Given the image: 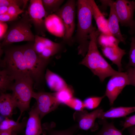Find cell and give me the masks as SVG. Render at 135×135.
<instances>
[{
  "mask_svg": "<svg viewBox=\"0 0 135 135\" xmlns=\"http://www.w3.org/2000/svg\"><path fill=\"white\" fill-rule=\"evenodd\" d=\"M95 27L90 34V42L87 52L80 64L88 68L100 80L103 82L118 71L114 69L102 55L97 46V38L100 34Z\"/></svg>",
  "mask_w": 135,
  "mask_h": 135,
  "instance_id": "cell-1",
  "label": "cell"
},
{
  "mask_svg": "<svg viewBox=\"0 0 135 135\" xmlns=\"http://www.w3.org/2000/svg\"><path fill=\"white\" fill-rule=\"evenodd\" d=\"M78 24L75 40L78 44V53L84 57L88 50L90 34L94 27L90 0H78L77 2Z\"/></svg>",
  "mask_w": 135,
  "mask_h": 135,
  "instance_id": "cell-2",
  "label": "cell"
},
{
  "mask_svg": "<svg viewBox=\"0 0 135 135\" xmlns=\"http://www.w3.org/2000/svg\"><path fill=\"white\" fill-rule=\"evenodd\" d=\"M9 22L7 32L0 43V48L14 42H34L35 35L31 30L32 24L28 11L22 13L21 17Z\"/></svg>",
  "mask_w": 135,
  "mask_h": 135,
  "instance_id": "cell-3",
  "label": "cell"
},
{
  "mask_svg": "<svg viewBox=\"0 0 135 135\" xmlns=\"http://www.w3.org/2000/svg\"><path fill=\"white\" fill-rule=\"evenodd\" d=\"M3 48H4L3 50L4 56L0 63V66L3 69L6 70L14 80L29 75L20 46H11L10 45Z\"/></svg>",
  "mask_w": 135,
  "mask_h": 135,
  "instance_id": "cell-4",
  "label": "cell"
},
{
  "mask_svg": "<svg viewBox=\"0 0 135 135\" xmlns=\"http://www.w3.org/2000/svg\"><path fill=\"white\" fill-rule=\"evenodd\" d=\"M34 42H28L20 46L26 62L28 73L34 83V86L37 89L44 77L46 67L50 59L43 58L38 54L34 48Z\"/></svg>",
  "mask_w": 135,
  "mask_h": 135,
  "instance_id": "cell-5",
  "label": "cell"
},
{
  "mask_svg": "<svg viewBox=\"0 0 135 135\" xmlns=\"http://www.w3.org/2000/svg\"><path fill=\"white\" fill-rule=\"evenodd\" d=\"M34 83L29 75L14 80L12 87V96L16 107L20 110V114L18 119L19 121L22 113L30 108L32 98Z\"/></svg>",
  "mask_w": 135,
  "mask_h": 135,
  "instance_id": "cell-6",
  "label": "cell"
},
{
  "mask_svg": "<svg viewBox=\"0 0 135 135\" xmlns=\"http://www.w3.org/2000/svg\"><path fill=\"white\" fill-rule=\"evenodd\" d=\"M28 12L36 35L45 36L47 30L45 20L48 15L44 8L42 0H30Z\"/></svg>",
  "mask_w": 135,
  "mask_h": 135,
  "instance_id": "cell-7",
  "label": "cell"
},
{
  "mask_svg": "<svg viewBox=\"0 0 135 135\" xmlns=\"http://www.w3.org/2000/svg\"><path fill=\"white\" fill-rule=\"evenodd\" d=\"M75 1L68 0L54 14L62 20L64 24L65 34L63 38L66 42L71 40L75 28Z\"/></svg>",
  "mask_w": 135,
  "mask_h": 135,
  "instance_id": "cell-8",
  "label": "cell"
},
{
  "mask_svg": "<svg viewBox=\"0 0 135 135\" xmlns=\"http://www.w3.org/2000/svg\"><path fill=\"white\" fill-rule=\"evenodd\" d=\"M130 85L126 72H119L112 76L108 81L104 95L108 98L110 104L112 106L124 88Z\"/></svg>",
  "mask_w": 135,
  "mask_h": 135,
  "instance_id": "cell-9",
  "label": "cell"
},
{
  "mask_svg": "<svg viewBox=\"0 0 135 135\" xmlns=\"http://www.w3.org/2000/svg\"><path fill=\"white\" fill-rule=\"evenodd\" d=\"M32 98L36 100L35 105L41 119L46 115L56 109L60 104L56 100L54 93L34 91Z\"/></svg>",
  "mask_w": 135,
  "mask_h": 135,
  "instance_id": "cell-10",
  "label": "cell"
},
{
  "mask_svg": "<svg viewBox=\"0 0 135 135\" xmlns=\"http://www.w3.org/2000/svg\"><path fill=\"white\" fill-rule=\"evenodd\" d=\"M115 11L119 23L122 26L130 27L134 22L135 1L117 0L114 1Z\"/></svg>",
  "mask_w": 135,
  "mask_h": 135,
  "instance_id": "cell-11",
  "label": "cell"
},
{
  "mask_svg": "<svg viewBox=\"0 0 135 135\" xmlns=\"http://www.w3.org/2000/svg\"><path fill=\"white\" fill-rule=\"evenodd\" d=\"M103 111L101 107L90 112L84 110L76 111L73 114V118L77 122L79 128L84 130L94 131L98 128L97 126H95V120L97 118H99L100 114Z\"/></svg>",
  "mask_w": 135,
  "mask_h": 135,
  "instance_id": "cell-12",
  "label": "cell"
},
{
  "mask_svg": "<svg viewBox=\"0 0 135 135\" xmlns=\"http://www.w3.org/2000/svg\"><path fill=\"white\" fill-rule=\"evenodd\" d=\"M106 2L107 6L110 7V14L107 19L109 31L112 35L119 40L120 42L125 44V39L121 32L119 20L115 11L114 1L106 0Z\"/></svg>",
  "mask_w": 135,
  "mask_h": 135,
  "instance_id": "cell-13",
  "label": "cell"
},
{
  "mask_svg": "<svg viewBox=\"0 0 135 135\" xmlns=\"http://www.w3.org/2000/svg\"><path fill=\"white\" fill-rule=\"evenodd\" d=\"M41 120L35 104L29 112L24 135H40L43 133Z\"/></svg>",
  "mask_w": 135,
  "mask_h": 135,
  "instance_id": "cell-14",
  "label": "cell"
},
{
  "mask_svg": "<svg viewBox=\"0 0 135 135\" xmlns=\"http://www.w3.org/2000/svg\"><path fill=\"white\" fill-rule=\"evenodd\" d=\"M45 26L46 30L52 35L57 37H64L65 32L64 24L61 18L54 13L46 17Z\"/></svg>",
  "mask_w": 135,
  "mask_h": 135,
  "instance_id": "cell-15",
  "label": "cell"
},
{
  "mask_svg": "<svg viewBox=\"0 0 135 135\" xmlns=\"http://www.w3.org/2000/svg\"><path fill=\"white\" fill-rule=\"evenodd\" d=\"M102 50L104 56L117 66L119 72H122L123 69L122 59L126 54L125 50L118 46L102 47Z\"/></svg>",
  "mask_w": 135,
  "mask_h": 135,
  "instance_id": "cell-16",
  "label": "cell"
},
{
  "mask_svg": "<svg viewBox=\"0 0 135 135\" xmlns=\"http://www.w3.org/2000/svg\"><path fill=\"white\" fill-rule=\"evenodd\" d=\"M94 17L98 30L101 33L112 35L108 29V20L106 18L94 0H90Z\"/></svg>",
  "mask_w": 135,
  "mask_h": 135,
  "instance_id": "cell-17",
  "label": "cell"
},
{
  "mask_svg": "<svg viewBox=\"0 0 135 135\" xmlns=\"http://www.w3.org/2000/svg\"><path fill=\"white\" fill-rule=\"evenodd\" d=\"M45 78L49 88L55 92L60 91L68 86L61 77L48 69L46 70Z\"/></svg>",
  "mask_w": 135,
  "mask_h": 135,
  "instance_id": "cell-18",
  "label": "cell"
},
{
  "mask_svg": "<svg viewBox=\"0 0 135 135\" xmlns=\"http://www.w3.org/2000/svg\"><path fill=\"white\" fill-rule=\"evenodd\" d=\"M16 108L12 94L0 93V113L2 116L5 118H10Z\"/></svg>",
  "mask_w": 135,
  "mask_h": 135,
  "instance_id": "cell-19",
  "label": "cell"
},
{
  "mask_svg": "<svg viewBox=\"0 0 135 135\" xmlns=\"http://www.w3.org/2000/svg\"><path fill=\"white\" fill-rule=\"evenodd\" d=\"M135 112V106L112 107L106 112H102L99 118H118L126 116Z\"/></svg>",
  "mask_w": 135,
  "mask_h": 135,
  "instance_id": "cell-20",
  "label": "cell"
},
{
  "mask_svg": "<svg viewBox=\"0 0 135 135\" xmlns=\"http://www.w3.org/2000/svg\"><path fill=\"white\" fill-rule=\"evenodd\" d=\"M27 119L25 118L21 122H19L9 118H6L0 123V131L11 130L16 133L20 132L26 127Z\"/></svg>",
  "mask_w": 135,
  "mask_h": 135,
  "instance_id": "cell-21",
  "label": "cell"
},
{
  "mask_svg": "<svg viewBox=\"0 0 135 135\" xmlns=\"http://www.w3.org/2000/svg\"><path fill=\"white\" fill-rule=\"evenodd\" d=\"M60 46L61 44L59 43L54 42L44 37L35 35L34 48L36 52L39 55L45 48H58Z\"/></svg>",
  "mask_w": 135,
  "mask_h": 135,
  "instance_id": "cell-22",
  "label": "cell"
},
{
  "mask_svg": "<svg viewBox=\"0 0 135 135\" xmlns=\"http://www.w3.org/2000/svg\"><path fill=\"white\" fill-rule=\"evenodd\" d=\"M99 122L102 126L96 135H123V131L116 128L113 122H109L104 119H100Z\"/></svg>",
  "mask_w": 135,
  "mask_h": 135,
  "instance_id": "cell-23",
  "label": "cell"
},
{
  "mask_svg": "<svg viewBox=\"0 0 135 135\" xmlns=\"http://www.w3.org/2000/svg\"><path fill=\"white\" fill-rule=\"evenodd\" d=\"M53 125L52 124H44L42 126L43 130L48 135H74L78 128L77 124L63 130H55L53 129Z\"/></svg>",
  "mask_w": 135,
  "mask_h": 135,
  "instance_id": "cell-24",
  "label": "cell"
},
{
  "mask_svg": "<svg viewBox=\"0 0 135 135\" xmlns=\"http://www.w3.org/2000/svg\"><path fill=\"white\" fill-rule=\"evenodd\" d=\"M14 80L11 76L5 70L2 69L0 72V93H4L10 90Z\"/></svg>",
  "mask_w": 135,
  "mask_h": 135,
  "instance_id": "cell-25",
  "label": "cell"
},
{
  "mask_svg": "<svg viewBox=\"0 0 135 135\" xmlns=\"http://www.w3.org/2000/svg\"><path fill=\"white\" fill-rule=\"evenodd\" d=\"M120 42L119 40L112 35L101 33L97 38V42L102 47L118 46Z\"/></svg>",
  "mask_w": 135,
  "mask_h": 135,
  "instance_id": "cell-26",
  "label": "cell"
},
{
  "mask_svg": "<svg viewBox=\"0 0 135 135\" xmlns=\"http://www.w3.org/2000/svg\"><path fill=\"white\" fill-rule=\"evenodd\" d=\"M74 92L72 88L68 86L60 91L54 92V94L56 100L60 104H64L74 97Z\"/></svg>",
  "mask_w": 135,
  "mask_h": 135,
  "instance_id": "cell-27",
  "label": "cell"
},
{
  "mask_svg": "<svg viewBox=\"0 0 135 135\" xmlns=\"http://www.w3.org/2000/svg\"><path fill=\"white\" fill-rule=\"evenodd\" d=\"M44 8L48 15L54 13L60 8L63 0H42Z\"/></svg>",
  "mask_w": 135,
  "mask_h": 135,
  "instance_id": "cell-28",
  "label": "cell"
},
{
  "mask_svg": "<svg viewBox=\"0 0 135 135\" xmlns=\"http://www.w3.org/2000/svg\"><path fill=\"white\" fill-rule=\"evenodd\" d=\"M105 96L104 95L101 96H91L87 98L83 101L84 108L91 110L96 108Z\"/></svg>",
  "mask_w": 135,
  "mask_h": 135,
  "instance_id": "cell-29",
  "label": "cell"
},
{
  "mask_svg": "<svg viewBox=\"0 0 135 135\" xmlns=\"http://www.w3.org/2000/svg\"><path fill=\"white\" fill-rule=\"evenodd\" d=\"M64 104L76 111L82 110L84 108L83 102L74 97L66 102Z\"/></svg>",
  "mask_w": 135,
  "mask_h": 135,
  "instance_id": "cell-30",
  "label": "cell"
},
{
  "mask_svg": "<svg viewBox=\"0 0 135 135\" xmlns=\"http://www.w3.org/2000/svg\"><path fill=\"white\" fill-rule=\"evenodd\" d=\"M131 43L129 52V61L126 67L135 68V39L133 36L131 38Z\"/></svg>",
  "mask_w": 135,
  "mask_h": 135,
  "instance_id": "cell-31",
  "label": "cell"
},
{
  "mask_svg": "<svg viewBox=\"0 0 135 135\" xmlns=\"http://www.w3.org/2000/svg\"><path fill=\"white\" fill-rule=\"evenodd\" d=\"M61 48H45L39 55L41 57L47 59L57 53Z\"/></svg>",
  "mask_w": 135,
  "mask_h": 135,
  "instance_id": "cell-32",
  "label": "cell"
},
{
  "mask_svg": "<svg viewBox=\"0 0 135 135\" xmlns=\"http://www.w3.org/2000/svg\"><path fill=\"white\" fill-rule=\"evenodd\" d=\"M26 0H0V7H8L13 5H17L20 7L24 6Z\"/></svg>",
  "mask_w": 135,
  "mask_h": 135,
  "instance_id": "cell-33",
  "label": "cell"
},
{
  "mask_svg": "<svg viewBox=\"0 0 135 135\" xmlns=\"http://www.w3.org/2000/svg\"><path fill=\"white\" fill-rule=\"evenodd\" d=\"M121 124L123 127L122 130L135 126V114L126 118L122 122Z\"/></svg>",
  "mask_w": 135,
  "mask_h": 135,
  "instance_id": "cell-34",
  "label": "cell"
},
{
  "mask_svg": "<svg viewBox=\"0 0 135 135\" xmlns=\"http://www.w3.org/2000/svg\"><path fill=\"white\" fill-rule=\"evenodd\" d=\"M126 72L128 74L130 82V85L135 87V68L126 67Z\"/></svg>",
  "mask_w": 135,
  "mask_h": 135,
  "instance_id": "cell-35",
  "label": "cell"
},
{
  "mask_svg": "<svg viewBox=\"0 0 135 135\" xmlns=\"http://www.w3.org/2000/svg\"><path fill=\"white\" fill-rule=\"evenodd\" d=\"M24 12L17 5H13L8 7V13L12 15L18 16V15Z\"/></svg>",
  "mask_w": 135,
  "mask_h": 135,
  "instance_id": "cell-36",
  "label": "cell"
},
{
  "mask_svg": "<svg viewBox=\"0 0 135 135\" xmlns=\"http://www.w3.org/2000/svg\"><path fill=\"white\" fill-rule=\"evenodd\" d=\"M18 18V16L11 15L8 13L0 15V22H10L14 21Z\"/></svg>",
  "mask_w": 135,
  "mask_h": 135,
  "instance_id": "cell-37",
  "label": "cell"
},
{
  "mask_svg": "<svg viewBox=\"0 0 135 135\" xmlns=\"http://www.w3.org/2000/svg\"><path fill=\"white\" fill-rule=\"evenodd\" d=\"M8 26L6 22H0V40H3L8 30Z\"/></svg>",
  "mask_w": 135,
  "mask_h": 135,
  "instance_id": "cell-38",
  "label": "cell"
},
{
  "mask_svg": "<svg viewBox=\"0 0 135 135\" xmlns=\"http://www.w3.org/2000/svg\"><path fill=\"white\" fill-rule=\"evenodd\" d=\"M129 28L130 29L128 31V33L132 36L135 32V20H134L132 25Z\"/></svg>",
  "mask_w": 135,
  "mask_h": 135,
  "instance_id": "cell-39",
  "label": "cell"
},
{
  "mask_svg": "<svg viewBox=\"0 0 135 135\" xmlns=\"http://www.w3.org/2000/svg\"><path fill=\"white\" fill-rule=\"evenodd\" d=\"M8 7L2 6L0 7V15L3 14L8 13Z\"/></svg>",
  "mask_w": 135,
  "mask_h": 135,
  "instance_id": "cell-40",
  "label": "cell"
},
{
  "mask_svg": "<svg viewBox=\"0 0 135 135\" xmlns=\"http://www.w3.org/2000/svg\"><path fill=\"white\" fill-rule=\"evenodd\" d=\"M12 132L11 130L0 131V135H11Z\"/></svg>",
  "mask_w": 135,
  "mask_h": 135,
  "instance_id": "cell-41",
  "label": "cell"
},
{
  "mask_svg": "<svg viewBox=\"0 0 135 135\" xmlns=\"http://www.w3.org/2000/svg\"><path fill=\"white\" fill-rule=\"evenodd\" d=\"M130 135H135V126L128 128Z\"/></svg>",
  "mask_w": 135,
  "mask_h": 135,
  "instance_id": "cell-42",
  "label": "cell"
},
{
  "mask_svg": "<svg viewBox=\"0 0 135 135\" xmlns=\"http://www.w3.org/2000/svg\"><path fill=\"white\" fill-rule=\"evenodd\" d=\"M17 133L15 132L12 131V132L11 135H17Z\"/></svg>",
  "mask_w": 135,
  "mask_h": 135,
  "instance_id": "cell-43",
  "label": "cell"
},
{
  "mask_svg": "<svg viewBox=\"0 0 135 135\" xmlns=\"http://www.w3.org/2000/svg\"><path fill=\"white\" fill-rule=\"evenodd\" d=\"M133 36V37L134 38V39H135V32L134 33L133 36Z\"/></svg>",
  "mask_w": 135,
  "mask_h": 135,
  "instance_id": "cell-44",
  "label": "cell"
},
{
  "mask_svg": "<svg viewBox=\"0 0 135 135\" xmlns=\"http://www.w3.org/2000/svg\"><path fill=\"white\" fill-rule=\"evenodd\" d=\"M77 135H82L78 134Z\"/></svg>",
  "mask_w": 135,
  "mask_h": 135,
  "instance_id": "cell-45",
  "label": "cell"
}]
</instances>
